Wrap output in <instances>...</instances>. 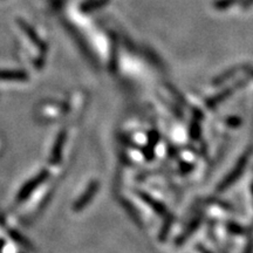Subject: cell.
<instances>
[{
  "label": "cell",
  "instance_id": "6da1fadb",
  "mask_svg": "<svg viewBox=\"0 0 253 253\" xmlns=\"http://www.w3.org/2000/svg\"><path fill=\"white\" fill-rule=\"evenodd\" d=\"M47 177H48V171L42 170V171H40L37 176H34L33 178L30 179V181H28L26 184L21 188L20 191H19V194L17 196V201L23 202L25 199H27L32 195V192L38 188V186H40L43 182H45Z\"/></svg>",
  "mask_w": 253,
  "mask_h": 253
},
{
  "label": "cell",
  "instance_id": "7a4b0ae2",
  "mask_svg": "<svg viewBox=\"0 0 253 253\" xmlns=\"http://www.w3.org/2000/svg\"><path fill=\"white\" fill-rule=\"evenodd\" d=\"M18 24L20 25L21 30H23L24 33L26 34L28 38H30V40L32 41V42L37 46V48H39V50L41 52V56H43V54L47 52L46 43L40 39L39 36L37 34V32L32 28V26H30L27 23H25L24 20H18Z\"/></svg>",
  "mask_w": 253,
  "mask_h": 253
},
{
  "label": "cell",
  "instance_id": "3957f363",
  "mask_svg": "<svg viewBox=\"0 0 253 253\" xmlns=\"http://www.w3.org/2000/svg\"><path fill=\"white\" fill-rule=\"evenodd\" d=\"M65 140H66L65 131H61L58 135V137H56L55 144H54V147H53L52 154H50L49 162L52 163V164L59 163L60 157H61V149H62V147H63V143H65Z\"/></svg>",
  "mask_w": 253,
  "mask_h": 253
},
{
  "label": "cell",
  "instance_id": "277c9868",
  "mask_svg": "<svg viewBox=\"0 0 253 253\" xmlns=\"http://www.w3.org/2000/svg\"><path fill=\"white\" fill-rule=\"evenodd\" d=\"M28 79L27 73L23 71H0V80L7 81H26Z\"/></svg>",
  "mask_w": 253,
  "mask_h": 253
},
{
  "label": "cell",
  "instance_id": "5b68a950",
  "mask_svg": "<svg viewBox=\"0 0 253 253\" xmlns=\"http://www.w3.org/2000/svg\"><path fill=\"white\" fill-rule=\"evenodd\" d=\"M95 189H96V186H90L89 189H88V191L86 192V195H84L82 196V197L79 199V201L77 202V203H75V205H74V210H80V209H82L84 207V204L87 203L88 201H89L90 199V197L91 196H93V192L95 191Z\"/></svg>",
  "mask_w": 253,
  "mask_h": 253
},
{
  "label": "cell",
  "instance_id": "8992f818",
  "mask_svg": "<svg viewBox=\"0 0 253 253\" xmlns=\"http://www.w3.org/2000/svg\"><path fill=\"white\" fill-rule=\"evenodd\" d=\"M11 237L15 240V242L19 243L20 245L25 246V248H30V243H27V240L25 239L24 237H21L20 233L15 232V231H11Z\"/></svg>",
  "mask_w": 253,
  "mask_h": 253
}]
</instances>
